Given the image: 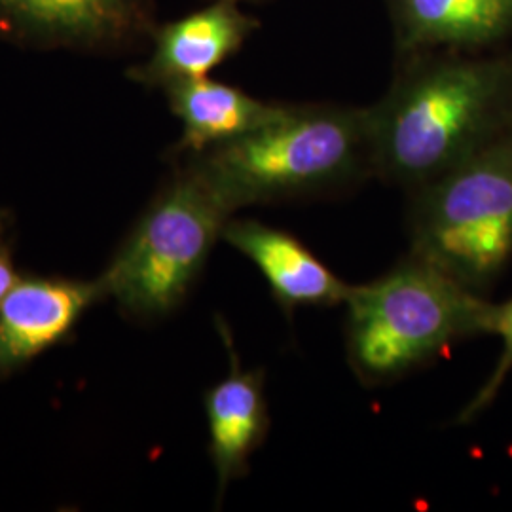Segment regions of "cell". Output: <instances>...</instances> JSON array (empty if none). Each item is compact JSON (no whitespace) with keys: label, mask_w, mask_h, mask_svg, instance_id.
Segmentation results:
<instances>
[{"label":"cell","mask_w":512,"mask_h":512,"mask_svg":"<svg viewBox=\"0 0 512 512\" xmlns=\"http://www.w3.org/2000/svg\"><path fill=\"white\" fill-rule=\"evenodd\" d=\"M490 336H497L501 340V351H499L497 363L492 374L476 391L475 397L459 412L456 420L459 425H467L478 420L495 403L499 391L503 389L512 372V298L503 304L492 306Z\"/></svg>","instance_id":"cell-13"},{"label":"cell","mask_w":512,"mask_h":512,"mask_svg":"<svg viewBox=\"0 0 512 512\" xmlns=\"http://www.w3.org/2000/svg\"><path fill=\"white\" fill-rule=\"evenodd\" d=\"M190 162L234 215L334 194L374 173L370 109L285 105L266 126Z\"/></svg>","instance_id":"cell-2"},{"label":"cell","mask_w":512,"mask_h":512,"mask_svg":"<svg viewBox=\"0 0 512 512\" xmlns=\"http://www.w3.org/2000/svg\"><path fill=\"white\" fill-rule=\"evenodd\" d=\"M255 21L241 14L234 0L217 4L165 25L147 65L133 78L148 86H169L203 78L234 54L255 29Z\"/></svg>","instance_id":"cell-9"},{"label":"cell","mask_w":512,"mask_h":512,"mask_svg":"<svg viewBox=\"0 0 512 512\" xmlns=\"http://www.w3.org/2000/svg\"><path fill=\"white\" fill-rule=\"evenodd\" d=\"M228 349L230 372L203 395L209 425V456L219 480V503L228 484L249 475V461L270 433V408L262 368L241 366L228 323L217 317Z\"/></svg>","instance_id":"cell-8"},{"label":"cell","mask_w":512,"mask_h":512,"mask_svg":"<svg viewBox=\"0 0 512 512\" xmlns=\"http://www.w3.org/2000/svg\"><path fill=\"white\" fill-rule=\"evenodd\" d=\"M346 353L365 385L431 365L459 342L490 336L492 302L420 256L401 258L346 300Z\"/></svg>","instance_id":"cell-3"},{"label":"cell","mask_w":512,"mask_h":512,"mask_svg":"<svg viewBox=\"0 0 512 512\" xmlns=\"http://www.w3.org/2000/svg\"><path fill=\"white\" fill-rule=\"evenodd\" d=\"M139 0H0V27L57 44H103L129 33Z\"/></svg>","instance_id":"cell-11"},{"label":"cell","mask_w":512,"mask_h":512,"mask_svg":"<svg viewBox=\"0 0 512 512\" xmlns=\"http://www.w3.org/2000/svg\"><path fill=\"white\" fill-rule=\"evenodd\" d=\"M105 298L99 279L21 275L0 300V382L71 342L82 317Z\"/></svg>","instance_id":"cell-6"},{"label":"cell","mask_w":512,"mask_h":512,"mask_svg":"<svg viewBox=\"0 0 512 512\" xmlns=\"http://www.w3.org/2000/svg\"><path fill=\"white\" fill-rule=\"evenodd\" d=\"M511 122V63L429 65L370 107L372 169L410 192L492 143Z\"/></svg>","instance_id":"cell-1"},{"label":"cell","mask_w":512,"mask_h":512,"mask_svg":"<svg viewBox=\"0 0 512 512\" xmlns=\"http://www.w3.org/2000/svg\"><path fill=\"white\" fill-rule=\"evenodd\" d=\"M173 114L183 124L177 148L200 154L239 139L277 118L285 105L266 103L207 76L165 86Z\"/></svg>","instance_id":"cell-10"},{"label":"cell","mask_w":512,"mask_h":512,"mask_svg":"<svg viewBox=\"0 0 512 512\" xmlns=\"http://www.w3.org/2000/svg\"><path fill=\"white\" fill-rule=\"evenodd\" d=\"M408 236L420 256L484 294L512 258V131L410 190Z\"/></svg>","instance_id":"cell-5"},{"label":"cell","mask_w":512,"mask_h":512,"mask_svg":"<svg viewBox=\"0 0 512 512\" xmlns=\"http://www.w3.org/2000/svg\"><path fill=\"white\" fill-rule=\"evenodd\" d=\"M222 239L255 264L289 321L302 308L346 304L353 285L334 274L291 232L258 220L230 219Z\"/></svg>","instance_id":"cell-7"},{"label":"cell","mask_w":512,"mask_h":512,"mask_svg":"<svg viewBox=\"0 0 512 512\" xmlns=\"http://www.w3.org/2000/svg\"><path fill=\"white\" fill-rule=\"evenodd\" d=\"M234 213L192 162L177 169L99 277L122 313L154 323L179 310Z\"/></svg>","instance_id":"cell-4"},{"label":"cell","mask_w":512,"mask_h":512,"mask_svg":"<svg viewBox=\"0 0 512 512\" xmlns=\"http://www.w3.org/2000/svg\"><path fill=\"white\" fill-rule=\"evenodd\" d=\"M14 217L0 211V300L14 289L21 274L14 264Z\"/></svg>","instance_id":"cell-14"},{"label":"cell","mask_w":512,"mask_h":512,"mask_svg":"<svg viewBox=\"0 0 512 512\" xmlns=\"http://www.w3.org/2000/svg\"><path fill=\"white\" fill-rule=\"evenodd\" d=\"M404 31L414 42L476 44L512 27V0H397Z\"/></svg>","instance_id":"cell-12"}]
</instances>
